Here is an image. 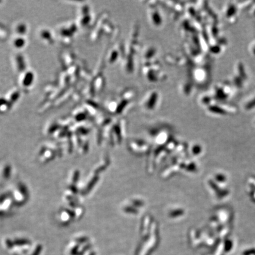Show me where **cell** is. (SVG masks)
I'll return each instance as SVG.
<instances>
[{
	"label": "cell",
	"instance_id": "6da1fadb",
	"mask_svg": "<svg viewBox=\"0 0 255 255\" xmlns=\"http://www.w3.org/2000/svg\"><path fill=\"white\" fill-rule=\"evenodd\" d=\"M254 106H255V99L254 100H253L252 101H251L250 103H249L248 105L246 106V108L247 109H250V108L254 107Z\"/></svg>",
	"mask_w": 255,
	"mask_h": 255
}]
</instances>
